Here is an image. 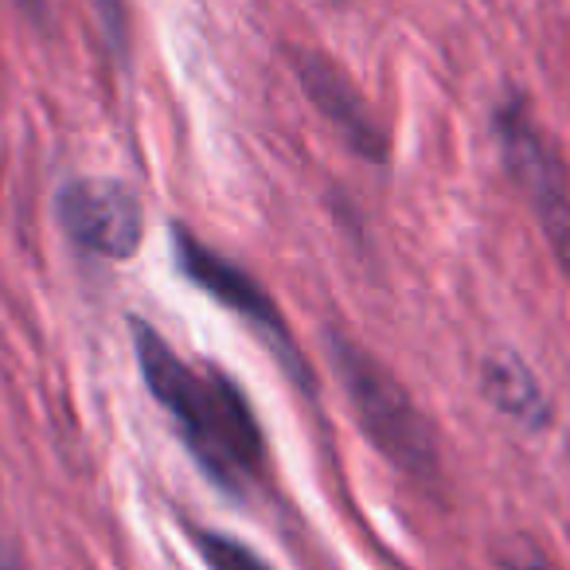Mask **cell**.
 <instances>
[{
	"mask_svg": "<svg viewBox=\"0 0 570 570\" xmlns=\"http://www.w3.org/2000/svg\"><path fill=\"white\" fill-rule=\"evenodd\" d=\"M129 336L145 387L173 414L188 453L219 489L238 492L266 461V438L238 383L219 367L176 356L173 344L141 317L129 321Z\"/></svg>",
	"mask_w": 570,
	"mask_h": 570,
	"instance_id": "6da1fadb",
	"label": "cell"
},
{
	"mask_svg": "<svg viewBox=\"0 0 570 570\" xmlns=\"http://www.w3.org/2000/svg\"><path fill=\"white\" fill-rule=\"evenodd\" d=\"M328 356H333L344 395L356 411L360 430L372 438L375 450L395 469L430 481L438 473V434L426 414L419 411L414 395L403 387V380L352 336H333Z\"/></svg>",
	"mask_w": 570,
	"mask_h": 570,
	"instance_id": "7a4b0ae2",
	"label": "cell"
},
{
	"mask_svg": "<svg viewBox=\"0 0 570 570\" xmlns=\"http://www.w3.org/2000/svg\"><path fill=\"white\" fill-rule=\"evenodd\" d=\"M497 141L508 173L523 188L547 243L570 274V168L520 95L497 106Z\"/></svg>",
	"mask_w": 570,
	"mask_h": 570,
	"instance_id": "3957f363",
	"label": "cell"
},
{
	"mask_svg": "<svg viewBox=\"0 0 570 570\" xmlns=\"http://www.w3.org/2000/svg\"><path fill=\"white\" fill-rule=\"evenodd\" d=\"M173 246H176V262H180L184 277L196 282L207 297H215L223 309H230L250 328H258V333L269 341V348L277 352V360H282L302 383H309V372H305V364H302V352H297L294 336H289V325H285L282 309H277L274 297L266 294V285H262L250 269L238 266V262L223 258L219 250L199 243V238L184 227H176Z\"/></svg>",
	"mask_w": 570,
	"mask_h": 570,
	"instance_id": "277c9868",
	"label": "cell"
},
{
	"mask_svg": "<svg viewBox=\"0 0 570 570\" xmlns=\"http://www.w3.org/2000/svg\"><path fill=\"white\" fill-rule=\"evenodd\" d=\"M56 215L79 250L106 262H126L141 250L145 207L137 191L110 176H75L59 188Z\"/></svg>",
	"mask_w": 570,
	"mask_h": 570,
	"instance_id": "5b68a950",
	"label": "cell"
},
{
	"mask_svg": "<svg viewBox=\"0 0 570 570\" xmlns=\"http://www.w3.org/2000/svg\"><path fill=\"white\" fill-rule=\"evenodd\" d=\"M294 75L309 106L341 134V141L367 165L387 160V129L375 118L372 102L333 56L317 48H294Z\"/></svg>",
	"mask_w": 570,
	"mask_h": 570,
	"instance_id": "8992f818",
	"label": "cell"
},
{
	"mask_svg": "<svg viewBox=\"0 0 570 570\" xmlns=\"http://www.w3.org/2000/svg\"><path fill=\"white\" fill-rule=\"evenodd\" d=\"M481 391L492 411L504 414L520 430H543L551 422V403L539 387L535 372L515 352H497L481 364Z\"/></svg>",
	"mask_w": 570,
	"mask_h": 570,
	"instance_id": "52a82bcc",
	"label": "cell"
},
{
	"mask_svg": "<svg viewBox=\"0 0 570 570\" xmlns=\"http://www.w3.org/2000/svg\"><path fill=\"white\" fill-rule=\"evenodd\" d=\"M188 539L207 570H274L262 554H254L246 543H238L227 531L212 528H188Z\"/></svg>",
	"mask_w": 570,
	"mask_h": 570,
	"instance_id": "ba28073f",
	"label": "cell"
},
{
	"mask_svg": "<svg viewBox=\"0 0 570 570\" xmlns=\"http://www.w3.org/2000/svg\"><path fill=\"white\" fill-rule=\"evenodd\" d=\"M90 12H95L98 36H102L106 51H110L118 63H126L129 56V9L126 0H87Z\"/></svg>",
	"mask_w": 570,
	"mask_h": 570,
	"instance_id": "9c48e42d",
	"label": "cell"
},
{
	"mask_svg": "<svg viewBox=\"0 0 570 570\" xmlns=\"http://www.w3.org/2000/svg\"><path fill=\"white\" fill-rule=\"evenodd\" d=\"M504 567L508 570H559L551 562V554H547L539 543H531V539H520V543L508 547V551H504Z\"/></svg>",
	"mask_w": 570,
	"mask_h": 570,
	"instance_id": "30bf717a",
	"label": "cell"
},
{
	"mask_svg": "<svg viewBox=\"0 0 570 570\" xmlns=\"http://www.w3.org/2000/svg\"><path fill=\"white\" fill-rule=\"evenodd\" d=\"M0 570H28V562L20 559V551L9 539H0Z\"/></svg>",
	"mask_w": 570,
	"mask_h": 570,
	"instance_id": "8fae6325",
	"label": "cell"
},
{
	"mask_svg": "<svg viewBox=\"0 0 570 570\" xmlns=\"http://www.w3.org/2000/svg\"><path fill=\"white\" fill-rule=\"evenodd\" d=\"M17 9L24 12L28 20H36V24H48V0H17Z\"/></svg>",
	"mask_w": 570,
	"mask_h": 570,
	"instance_id": "7c38bea8",
	"label": "cell"
}]
</instances>
